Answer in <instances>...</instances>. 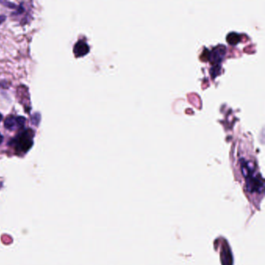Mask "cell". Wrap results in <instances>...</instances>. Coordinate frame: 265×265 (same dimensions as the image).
Returning <instances> with one entry per match:
<instances>
[{"instance_id": "4", "label": "cell", "mask_w": 265, "mask_h": 265, "mask_svg": "<svg viewBox=\"0 0 265 265\" xmlns=\"http://www.w3.org/2000/svg\"><path fill=\"white\" fill-rule=\"evenodd\" d=\"M89 52H90V46L88 45L85 40H79L74 45L73 53L76 58L86 56V54L89 53Z\"/></svg>"}, {"instance_id": "6", "label": "cell", "mask_w": 265, "mask_h": 265, "mask_svg": "<svg viewBox=\"0 0 265 265\" xmlns=\"http://www.w3.org/2000/svg\"><path fill=\"white\" fill-rule=\"evenodd\" d=\"M5 20V16H0V23H3L4 21Z\"/></svg>"}, {"instance_id": "7", "label": "cell", "mask_w": 265, "mask_h": 265, "mask_svg": "<svg viewBox=\"0 0 265 265\" xmlns=\"http://www.w3.org/2000/svg\"><path fill=\"white\" fill-rule=\"evenodd\" d=\"M3 139H4L3 135H2V134H1V133H0V145L2 144V142H3Z\"/></svg>"}, {"instance_id": "2", "label": "cell", "mask_w": 265, "mask_h": 265, "mask_svg": "<svg viewBox=\"0 0 265 265\" xmlns=\"http://www.w3.org/2000/svg\"><path fill=\"white\" fill-rule=\"evenodd\" d=\"M243 174L246 178L247 190L251 192L262 193L264 190V182L260 174H255L253 166L247 164L242 166Z\"/></svg>"}, {"instance_id": "3", "label": "cell", "mask_w": 265, "mask_h": 265, "mask_svg": "<svg viewBox=\"0 0 265 265\" xmlns=\"http://www.w3.org/2000/svg\"><path fill=\"white\" fill-rule=\"evenodd\" d=\"M26 119L23 116L11 115L4 122V127L9 131H17L24 127Z\"/></svg>"}, {"instance_id": "5", "label": "cell", "mask_w": 265, "mask_h": 265, "mask_svg": "<svg viewBox=\"0 0 265 265\" xmlns=\"http://www.w3.org/2000/svg\"><path fill=\"white\" fill-rule=\"evenodd\" d=\"M240 40V35L237 33H229L227 35V41L230 45H237Z\"/></svg>"}, {"instance_id": "1", "label": "cell", "mask_w": 265, "mask_h": 265, "mask_svg": "<svg viewBox=\"0 0 265 265\" xmlns=\"http://www.w3.org/2000/svg\"><path fill=\"white\" fill-rule=\"evenodd\" d=\"M34 132L27 129L20 131L9 142V146L13 148L15 153L18 156L24 155L32 148L34 145Z\"/></svg>"}, {"instance_id": "8", "label": "cell", "mask_w": 265, "mask_h": 265, "mask_svg": "<svg viewBox=\"0 0 265 265\" xmlns=\"http://www.w3.org/2000/svg\"><path fill=\"white\" fill-rule=\"evenodd\" d=\"M2 118H3V117H2V114L0 113V122L2 120Z\"/></svg>"}]
</instances>
